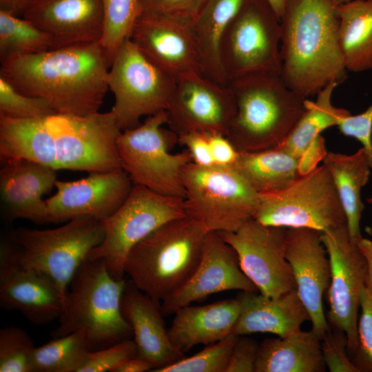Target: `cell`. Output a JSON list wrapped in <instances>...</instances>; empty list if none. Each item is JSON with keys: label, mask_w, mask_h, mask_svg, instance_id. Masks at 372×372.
Instances as JSON below:
<instances>
[{"label": "cell", "mask_w": 372, "mask_h": 372, "mask_svg": "<svg viewBox=\"0 0 372 372\" xmlns=\"http://www.w3.org/2000/svg\"><path fill=\"white\" fill-rule=\"evenodd\" d=\"M236 299L240 311L231 333L237 335L269 333L285 338L311 320L296 289L275 298L241 291Z\"/></svg>", "instance_id": "d4e9b609"}, {"label": "cell", "mask_w": 372, "mask_h": 372, "mask_svg": "<svg viewBox=\"0 0 372 372\" xmlns=\"http://www.w3.org/2000/svg\"><path fill=\"white\" fill-rule=\"evenodd\" d=\"M236 251L245 276L267 297L296 289L285 256L287 228L268 226L252 218L234 232H218Z\"/></svg>", "instance_id": "9a60e30c"}, {"label": "cell", "mask_w": 372, "mask_h": 372, "mask_svg": "<svg viewBox=\"0 0 372 372\" xmlns=\"http://www.w3.org/2000/svg\"><path fill=\"white\" fill-rule=\"evenodd\" d=\"M130 40L150 61L176 79L200 72L189 20L141 14Z\"/></svg>", "instance_id": "44dd1931"}, {"label": "cell", "mask_w": 372, "mask_h": 372, "mask_svg": "<svg viewBox=\"0 0 372 372\" xmlns=\"http://www.w3.org/2000/svg\"><path fill=\"white\" fill-rule=\"evenodd\" d=\"M185 216L183 198L133 185L123 204L101 220L103 240L90 252L87 258L104 260L111 276L123 280L125 262L130 250L162 225Z\"/></svg>", "instance_id": "30bf717a"}, {"label": "cell", "mask_w": 372, "mask_h": 372, "mask_svg": "<svg viewBox=\"0 0 372 372\" xmlns=\"http://www.w3.org/2000/svg\"><path fill=\"white\" fill-rule=\"evenodd\" d=\"M338 84L332 83L324 87L315 101L305 100V110L291 132L280 145L298 160L311 147L322 132L338 126L341 120L350 114L344 108L331 103L333 90Z\"/></svg>", "instance_id": "1f68e13d"}, {"label": "cell", "mask_w": 372, "mask_h": 372, "mask_svg": "<svg viewBox=\"0 0 372 372\" xmlns=\"http://www.w3.org/2000/svg\"><path fill=\"white\" fill-rule=\"evenodd\" d=\"M207 233L203 224L187 216L168 221L130 250L125 273L142 291L162 302L194 273Z\"/></svg>", "instance_id": "5b68a950"}, {"label": "cell", "mask_w": 372, "mask_h": 372, "mask_svg": "<svg viewBox=\"0 0 372 372\" xmlns=\"http://www.w3.org/2000/svg\"><path fill=\"white\" fill-rule=\"evenodd\" d=\"M289 0H267L277 17L280 19Z\"/></svg>", "instance_id": "f907efd6"}, {"label": "cell", "mask_w": 372, "mask_h": 372, "mask_svg": "<svg viewBox=\"0 0 372 372\" xmlns=\"http://www.w3.org/2000/svg\"><path fill=\"white\" fill-rule=\"evenodd\" d=\"M160 302L142 291L131 279L126 280L121 296V313L132 328L137 356L153 365L152 371L185 357L169 338Z\"/></svg>", "instance_id": "cb8c5ba5"}, {"label": "cell", "mask_w": 372, "mask_h": 372, "mask_svg": "<svg viewBox=\"0 0 372 372\" xmlns=\"http://www.w3.org/2000/svg\"><path fill=\"white\" fill-rule=\"evenodd\" d=\"M358 346L352 359L360 372H372V293L364 286L360 295Z\"/></svg>", "instance_id": "f35d334b"}, {"label": "cell", "mask_w": 372, "mask_h": 372, "mask_svg": "<svg viewBox=\"0 0 372 372\" xmlns=\"http://www.w3.org/2000/svg\"><path fill=\"white\" fill-rule=\"evenodd\" d=\"M139 15L138 0H103V30L100 42L111 64L123 43L130 39Z\"/></svg>", "instance_id": "e575fe53"}, {"label": "cell", "mask_w": 372, "mask_h": 372, "mask_svg": "<svg viewBox=\"0 0 372 372\" xmlns=\"http://www.w3.org/2000/svg\"><path fill=\"white\" fill-rule=\"evenodd\" d=\"M207 135L214 165L232 167L240 152L225 135L222 134Z\"/></svg>", "instance_id": "bcb514c9"}, {"label": "cell", "mask_w": 372, "mask_h": 372, "mask_svg": "<svg viewBox=\"0 0 372 372\" xmlns=\"http://www.w3.org/2000/svg\"><path fill=\"white\" fill-rule=\"evenodd\" d=\"M167 123L165 110L149 116L142 124L122 131L116 148L121 167L134 185L184 199L182 172L192 159L187 149L170 152L172 146L178 143V136L163 127Z\"/></svg>", "instance_id": "9c48e42d"}, {"label": "cell", "mask_w": 372, "mask_h": 372, "mask_svg": "<svg viewBox=\"0 0 372 372\" xmlns=\"http://www.w3.org/2000/svg\"><path fill=\"white\" fill-rule=\"evenodd\" d=\"M52 49L50 36L30 21L0 10V60Z\"/></svg>", "instance_id": "836d02e7"}, {"label": "cell", "mask_w": 372, "mask_h": 372, "mask_svg": "<svg viewBox=\"0 0 372 372\" xmlns=\"http://www.w3.org/2000/svg\"><path fill=\"white\" fill-rule=\"evenodd\" d=\"M133 185L123 168L90 173L74 181L57 180L56 192L45 200L48 223L83 216L103 220L123 204Z\"/></svg>", "instance_id": "ac0fdd59"}, {"label": "cell", "mask_w": 372, "mask_h": 372, "mask_svg": "<svg viewBox=\"0 0 372 372\" xmlns=\"http://www.w3.org/2000/svg\"><path fill=\"white\" fill-rule=\"evenodd\" d=\"M236 298L202 306L183 307L176 310L167 330L173 345L185 353L198 344H210L231 333L239 315Z\"/></svg>", "instance_id": "484cf974"}, {"label": "cell", "mask_w": 372, "mask_h": 372, "mask_svg": "<svg viewBox=\"0 0 372 372\" xmlns=\"http://www.w3.org/2000/svg\"><path fill=\"white\" fill-rule=\"evenodd\" d=\"M178 143L187 148L194 164L200 167L214 165L207 134L192 132L179 135Z\"/></svg>", "instance_id": "f6af8a7d"}, {"label": "cell", "mask_w": 372, "mask_h": 372, "mask_svg": "<svg viewBox=\"0 0 372 372\" xmlns=\"http://www.w3.org/2000/svg\"><path fill=\"white\" fill-rule=\"evenodd\" d=\"M125 282L111 276L104 260L87 258L69 285L53 338L82 330L92 351L131 339L132 330L121 308Z\"/></svg>", "instance_id": "8992f818"}, {"label": "cell", "mask_w": 372, "mask_h": 372, "mask_svg": "<svg viewBox=\"0 0 372 372\" xmlns=\"http://www.w3.org/2000/svg\"><path fill=\"white\" fill-rule=\"evenodd\" d=\"M238 338L230 333L195 355L153 372H225Z\"/></svg>", "instance_id": "d590c367"}, {"label": "cell", "mask_w": 372, "mask_h": 372, "mask_svg": "<svg viewBox=\"0 0 372 372\" xmlns=\"http://www.w3.org/2000/svg\"><path fill=\"white\" fill-rule=\"evenodd\" d=\"M114 114H62L31 118L0 116V158H21L54 170L90 173L122 168Z\"/></svg>", "instance_id": "6da1fadb"}, {"label": "cell", "mask_w": 372, "mask_h": 372, "mask_svg": "<svg viewBox=\"0 0 372 372\" xmlns=\"http://www.w3.org/2000/svg\"><path fill=\"white\" fill-rule=\"evenodd\" d=\"M280 25V77L288 87L307 99L346 79L332 0H289Z\"/></svg>", "instance_id": "3957f363"}, {"label": "cell", "mask_w": 372, "mask_h": 372, "mask_svg": "<svg viewBox=\"0 0 372 372\" xmlns=\"http://www.w3.org/2000/svg\"><path fill=\"white\" fill-rule=\"evenodd\" d=\"M340 132L358 140L364 149L372 171V103L362 113L344 117L338 125Z\"/></svg>", "instance_id": "7bdbcfd3"}, {"label": "cell", "mask_w": 372, "mask_h": 372, "mask_svg": "<svg viewBox=\"0 0 372 372\" xmlns=\"http://www.w3.org/2000/svg\"><path fill=\"white\" fill-rule=\"evenodd\" d=\"M321 351L330 372H360L350 358L343 331L330 329L321 339Z\"/></svg>", "instance_id": "60d3db41"}, {"label": "cell", "mask_w": 372, "mask_h": 372, "mask_svg": "<svg viewBox=\"0 0 372 372\" xmlns=\"http://www.w3.org/2000/svg\"><path fill=\"white\" fill-rule=\"evenodd\" d=\"M259 194L280 191L300 176L298 160L280 145L240 152L232 167Z\"/></svg>", "instance_id": "4dcf8cb0"}, {"label": "cell", "mask_w": 372, "mask_h": 372, "mask_svg": "<svg viewBox=\"0 0 372 372\" xmlns=\"http://www.w3.org/2000/svg\"><path fill=\"white\" fill-rule=\"evenodd\" d=\"M165 112L167 124L177 136L192 132L226 136L236 103L229 85L192 72L176 79Z\"/></svg>", "instance_id": "2e32d148"}, {"label": "cell", "mask_w": 372, "mask_h": 372, "mask_svg": "<svg viewBox=\"0 0 372 372\" xmlns=\"http://www.w3.org/2000/svg\"><path fill=\"white\" fill-rule=\"evenodd\" d=\"M176 79L150 61L129 39L115 54L107 75L114 96L111 110L122 130L140 125L144 116L167 107Z\"/></svg>", "instance_id": "4fadbf2b"}, {"label": "cell", "mask_w": 372, "mask_h": 372, "mask_svg": "<svg viewBox=\"0 0 372 372\" xmlns=\"http://www.w3.org/2000/svg\"><path fill=\"white\" fill-rule=\"evenodd\" d=\"M229 290L258 291L241 270L231 246L220 233L209 231L194 273L180 289L162 301L161 311L163 316L174 314L193 302Z\"/></svg>", "instance_id": "ffe728a7"}, {"label": "cell", "mask_w": 372, "mask_h": 372, "mask_svg": "<svg viewBox=\"0 0 372 372\" xmlns=\"http://www.w3.org/2000/svg\"><path fill=\"white\" fill-rule=\"evenodd\" d=\"M1 161V206L6 219L24 218L37 224L48 223L43 196L55 187L56 170L21 158Z\"/></svg>", "instance_id": "603a6c76"}, {"label": "cell", "mask_w": 372, "mask_h": 372, "mask_svg": "<svg viewBox=\"0 0 372 372\" xmlns=\"http://www.w3.org/2000/svg\"><path fill=\"white\" fill-rule=\"evenodd\" d=\"M33 0H0V10L22 17Z\"/></svg>", "instance_id": "681fc988"}, {"label": "cell", "mask_w": 372, "mask_h": 372, "mask_svg": "<svg viewBox=\"0 0 372 372\" xmlns=\"http://www.w3.org/2000/svg\"><path fill=\"white\" fill-rule=\"evenodd\" d=\"M63 299L54 281L44 273L24 266L9 238L0 246V305L21 313L36 325L59 319Z\"/></svg>", "instance_id": "e0dca14e"}, {"label": "cell", "mask_w": 372, "mask_h": 372, "mask_svg": "<svg viewBox=\"0 0 372 372\" xmlns=\"http://www.w3.org/2000/svg\"><path fill=\"white\" fill-rule=\"evenodd\" d=\"M92 345L82 330L55 338L36 347L33 358L34 372H78Z\"/></svg>", "instance_id": "d6a6232c"}, {"label": "cell", "mask_w": 372, "mask_h": 372, "mask_svg": "<svg viewBox=\"0 0 372 372\" xmlns=\"http://www.w3.org/2000/svg\"><path fill=\"white\" fill-rule=\"evenodd\" d=\"M366 263L365 287L372 293V241L362 237L357 242Z\"/></svg>", "instance_id": "7dc6e473"}, {"label": "cell", "mask_w": 372, "mask_h": 372, "mask_svg": "<svg viewBox=\"0 0 372 372\" xmlns=\"http://www.w3.org/2000/svg\"><path fill=\"white\" fill-rule=\"evenodd\" d=\"M101 220L83 216L51 229L20 227L12 231L19 261L56 284L64 302L69 285L90 252L103 240Z\"/></svg>", "instance_id": "ba28073f"}, {"label": "cell", "mask_w": 372, "mask_h": 372, "mask_svg": "<svg viewBox=\"0 0 372 372\" xmlns=\"http://www.w3.org/2000/svg\"><path fill=\"white\" fill-rule=\"evenodd\" d=\"M321 233L307 228H287L285 256L296 290L310 316L311 329L322 339L331 329L322 301L330 283L331 265Z\"/></svg>", "instance_id": "d6986e66"}, {"label": "cell", "mask_w": 372, "mask_h": 372, "mask_svg": "<svg viewBox=\"0 0 372 372\" xmlns=\"http://www.w3.org/2000/svg\"><path fill=\"white\" fill-rule=\"evenodd\" d=\"M56 113L47 101L23 94L0 76V116L23 120Z\"/></svg>", "instance_id": "74e56055"}, {"label": "cell", "mask_w": 372, "mask_h": 372, "mask_svg": "<svg viewBox=\"0 0 372 372\" xmlns=\"http://www.w3.org/2000/svg\"><path fill=\"white\" fill-rule=\"evenodd\" d=\"M254 219L268 226L320 232L346 224L333 182L323 165L300 175L280 191L259 194Z\"/></svg>", "instance_id": "8fae6325"}, {"label": "cell", "mask_w": 372, "mask_h": 372, "mask_svg": "<svg viewBox=\"0 0 372 372\" xmlns=\"http://www.w3.org/2000/svg\"><path fill=\"white\" fill-rule=\"evenodd\" d=\"M35 347L28 333L15 326L0 330V372H34Z\"/></svg>", "instance_id": "8d00e7d4"}, {"label": "cell", "mask_w": 372, "mask_h": 372, "mask_svg": "<svg viewBox=\"0 0 372 372\" xmlns=\"http://www.w3.org/2000/svg\"><path fill=\"white\" fill-rule=\"evenodd\" d=\"M320 238L331 265L327 319L331 329L345 333L348 352L353 356L358 346L360 295L366 281V260L350 238L347 224L322 232Z\"/></svg>", "instance_id": "5bb4252c"}, {"label": "cell", "mask_w": 372, "mask_h": 372, "mask_svg": "<svg viewBox=\"0 0 372 372\" xmlns=\"http://www.w3.org/2000/svg\"><path fill=\"white\" fill-rule=\"evenodd\" d=\"M140 14H150L191 20L206 0H138Z\"/></svg>", "instance_id": "b9f144b4"}, {"label": "cell", "mask_w": 372, "mask_h": 372, "mask_svg": "<svg viewBox=\"0 0 372 372\" xmlns=\"http://www.w3.org/2000/svg\"><path fill=\"white\" fill-rule=\"evenodd\" d=\"M110 61L100 41L10 56L0 76L17 90L48 101L59 114L99 112L107 91Z\"/></svg>", "instance_id": "7a4b0ae2"}, {"label": "cell", "mask_w": 372, "mask_h": 372, "mask_svg": "<svg viewBox=\"0 0 372 372\" xmlns=\"http://www.w3.org/2000/svg\"><path fill=\"white\" fill-rule=\"evenodd\" d=\"M259 344L246 335H238L225 372H255Z\"/></svg>", "instance_id": "ee69618b"}, {"label": "cell", "mask_w": 372, "mask_h": 372, "mask_svg": "<svg viewBox=\"0 0 372 372\" xmlns=\"http://www.w3.org/2000/svg\"><path fill=\"white\" fill-rule=\"evenodd\" d=\"M338 38L347 71L372 69V0H351L336 6Z\"/></svg>", "instance_id": "f546056e"}, {"label": "cell", "mask_w": 372, "mask_h": 372, "mask_svg": "<svg viewBox=\"0 0 372 372\" xmlns=\"http://www.w3.org/2000/svg\"><path fill=\"white\" fill-rule=\"evenodd\" d=\"M245 0H206L189 21L200 72L221 85H228L220 59L222 42L230 22Z\"/></svg>", "instance_id": "4316f807"}, {"label": "cell", "mask_w": 372, "mask_h": 372, "mask_svg": "<svg viewBox=\"0 0 372 372\" xmlns=\"http://www.w3.org/2000/svg\"><path fill=\"white\" fill-rule=\"evenodd\" d=\"M184 211L208 232H234L254 218L259 194L234 167L188 163L182 172Z\"/></svg>", "instance_id": "52a82bcc"}, {"label": "cell", "mask_w": 372, "mask_h": 372, "mask_svg": "<svg viewBox=\"0 0 372 372\" xmlns=\"http://www.w3.org/2000/svg\"><path fill=\"white\" fill-rule=\"evenodd\" d=\"M351 0H332L335 6L349 2Z\"/></svg>", "instance_id": "816d5d0a"}, {"label": "cell", "mask_w": 372, "mask_h": 372, "mask_svg": "<svg viewBox=\"0 0 372 372\" xmlns=\"http://www.w3.org/2000/svg\"><path fill=\"white\" fill-rule=\"evenodd\" d=\"M137 356L134 340L127 339L107 347L91 351L78 372H113L125 360Z\"/></svg>", "instance_id": "ab89813d"}, {"label": "cell", "mask_w": 372, "mask_h": 372, "mask_svg": "<svg viewBox=\"0 0 372 372\" xmlns=\"http://www.w3.org/2000/svg\"><path fill=\"white\" fill-rule=\"evenodd\" d=\"M367 202L369 203H372V196L367 198Z\"/></svg>", "instance_id": "f5cc1de1"}, {"label": "cell", "mask_w": 372, "mask_h": 372, "mask_svg": "<svg viewBox=\"0 0 372 372\" xmlns=\"http://www.w3.org/2000/svg\"><path fill=\"white\" fill-rule=\"evenodd\" d=\"M322 161L342 206L350 238L357 242L362 237L360 220L364 209L360 192L371 171L366 152L362 147L350 155L330 152Z\"/></svg>", "instance_id": "f1b7e54d"}, {"label": "cell", "mask_w": 372, "mask_h": 372, "mask_svg": "<svg viewBox=\"0 0 372 372\" xmlns=\"http://www.w3.org/2000/svg\"><path fill=\"white\" fill-rule=\"evenodd\" d=\"M22 17L50 36L52 49L100 41L103 0H33Z\"/></svg>", "instance_id": "7402d4cb"}, {"label": "cell", "mask_w": 372, "mask_h": 372, "mask_svg": "<svg viewBox=\"0 0 372 372\" xmlns=\"http://www.w3.org/2000/svg\"><path fill=\"white\" fill-rule=\"evenodd\" d=\"M228 85L236 112L226 136L240 153L280 145L305 110L307 99L278 75L251 74Z\"/></svg>", "instance_id": "277c9868"}, {"label": "cell", "mask_w": 372, "mask_h": 372, "mask_svg": "<svg viewBox=\"0 0 372 372\" xmlns=\"http://www.w3.org/2000/svg\"><path fill=\"white\" fill-rule=\"evenodd\" d=\"M280 19L267 0H245L221 45V64L227 84L255 74L280 76Z\"/></svg>", "instance_id": "7c38bea8"}, {"label": "cell", "mask_w": 372, "mask_h": 372, "mask_svg": "<svg viewBox=\"0 0 372 372\" xmlns=\"http://www.w3.org/2000/svg\"><path fill=\"white\" fill-rule=\"evenodd\" d=\"M153 369L154 366L150 362L136 356L121 363L113 372H145Z\"/></svg>", "instance_id": "c3c4849f"}, {"label": "cell", "mask_w": 372, "mask_h": 372, "mask_svg": "<svg viewBox=\"0 0 372 372\" xmlns=\"http://www.w3.org/2000/svg\"><path fill=\"white\" fill-rule=\"evenodd\" d=\"M321 338L311 329L259 344L255 372H324Z\"/></svg>", "instance_id": "83f0119b"}]
</instances>
